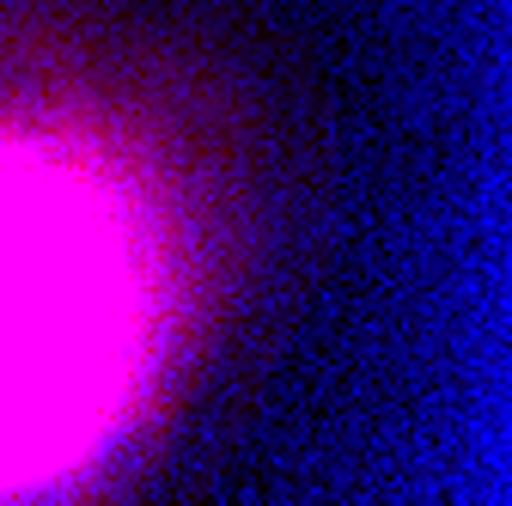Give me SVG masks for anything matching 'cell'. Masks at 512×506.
Returning a JSON list of instances; mask_svg holds the SVG:
<instances>
[{
	"mask_svg": "<svg viewBox=\"0 0 512 506\" xmlns=\"http://www.w3.org/2000/svg\"><path fill=\"white\" fill-rule=\"evenodd\" d=\"M147 342L153 257L135 202L61 147L0 141V494L98 452Z\"/></svg>",
	"mask_w": 512,
	"mask_h": 506,
	"instance_id": "6da1fadb",
	"label": "cell"
}]
</instances>
